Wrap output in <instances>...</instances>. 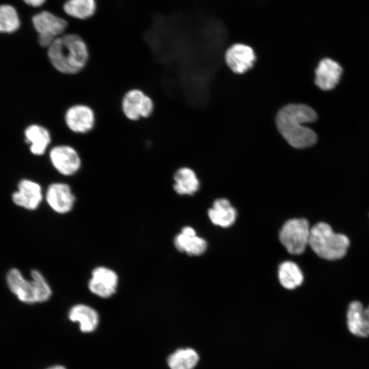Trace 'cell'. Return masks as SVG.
I'll return each mask as SVG.
<instances>
[{
	"instance_id": "6da1fadb",
	"label": "cell",
	"mask_w": 369,
	"mask_h": 369,
	"mask_svg": "<svg viewBox=\"0 0 369 369\" xmlns=\"http://www.w3.org/2000/svg\"><path fill=\"white\" fill-rule=\"evenodd\" d=\"M46 57L57 72L74 77L87 68L91 53L87 43L80 35L67 32L57 38L46 49Z\"/></svg>"
},
{
	"instance_id": "7a4b0ae2",
	"label": "cell",
	"mask_w": 369,
	"mask_h": 369,
	"mask_svg": "<svg viewBox=\"0 0 369 369\" xmlns=\"http://www.w3.org/2000/svg\"><path fill=\"white\" fill-rule=\"evenodd\" d=\"M317 118L315 111L304 104H289L282 107L276 115L277 129L292 147L304 148L314 145L317 139L314 131L303 126Z\"/></svg>"
},
{
	"instance_id": "3957f363",
	"label": "cell",
	"mask_w": 369,
	"mask_h": 369,
	"mask_svg": "<svg viewBox=\"0 0 369 369\" xmlns=\"http://www.w3.org/2000/svg\"><path fill=\"white\" fill-rule=\"evenodd\" d=\"M31 279H27L16 268L10 269L6 274V283L10 290L19 301L25 303H44L52 295V289L42 273L33 269Z\"/></svg>"
},
{
	"instance_id": "277c9868",
	"label": "cell",
	"mask_w": 369,
	"mask_h": 369,
	"mask_svg": "<svg viewBox=\"0 0 369 369\" xmlns=\"http://www.w3.org/2000/svg\"><path fill=\"white\" fill-rule=\"evenodd\" d=\"M309 245L318 257L336 260L346 255L350 241L346 235L333 232L327 223L319 222L310 229Z\"/></svg>"
},
{
	"instance_id": "5b68a950",
	"label": "cell",
	"mask_w": 369,
	"mask_h": 369,
	"mask_svg": "<svg viewBox=\"0 0 369 369\" xmlns=\"http://www.w3.org/2000/svg\"><path fill=\"white\" fill-rule=\"evenodd\" d=\"M154 102L150 95L137 87L126 90L120 101L122 115L133 123L150 118L154 111Z\"/></svg>"
},
{
	"instance_id": "8992f818",
	"label": "cell",
	"mask_w": 369,
	"mask_h": 369,
	"mask_svg": "<svg viewBox=\"0 0 369 369\" xmlns=\"http://www.w3.org/2000/svg\"><path fill=\"white\" fill-rule=\"evenodd\" d=\"M97 115L95 109L85 102H74L63 112V123L72 134L87 135L96 128Z\"/></svg>"
},
{
	"instance_id": "52a82bcc",
	"label": "cell",
	"mask_w": 369,
	"mask_h": 369,
	"mask_svg": "<svg viewBox=\"0 0 369 369\" xmlns=\"http://www.w3.org/2000/svg\"><path fill=\"white\" fill-rule=\"evenodd\" d=\"M310 229L307 219H291L282 227L279 233V241L290 254H301L309 245Z\"/></svg>"
},
{
	"instance_id": "ba28073f",
	"label": "cell",
	"mask_w": 369,
	"mask_h": 369,
	"mask_svg": "<svg viewBox=\"0 0 369 369\" xmlns=\"http://www.w3.org/2000/svg\"><path fill=\"white\" fill-rule=\"evenodd\" d=\"M49 158L55 170L65 177L75 176L82 168L83 159L79 150L68 143L53 146L49 150Z\"/></svg>"
},
{
	"instance_id": "9c48e42d",
	"label": "cell",
	"mask_w": 369,
	"mask_h": 369,
	"mask_svg": "<svg viewBox=\"0 0 369 369\" xmlns=\"http://www.w3.org/2000/svg\"><path fill=\"white\" fill-rule=\"evenodd\" d=\"M119 285V276L115 271L106 266H98L91 271L87 288L93 295L103 299L112 297Z\"/></svg>"
},
{
	"instance_id": "30bf717a",
	"label": "cell",
	"mask_w": 369,
	"mask_h": 369,
	"mask_svg": "<svg viewBox=\"0 0 369 369\" xmlns=\"http://www.w3.org/2000/svg\"><path fill=\"white\" fill-rule=\"evenodd\" d=\"M44 198L50 208L59 215L71 212L77 200L71 186L64 182L51 183L46 189Z\"/></svg>"
},
{
	"instance_id": "8fae6325",
	"label": "cell",
	"mask_w": 369,
	"mask_h": 369,
	"mask_svg": "<svg viewBox=\"0 0 369 369\" xmlns=\"http://www.w3.org/2000/svg\"><path fill=\"white\" fill-rule=\"evenodd\" d=\"M31 23L38 35L54 38L63 36L68 28L67 18L44 9L32 16Z\"/></svg>"
},
{
	"instance_id": "7c38bea8",
	"label": "cell",
	"mask_w": 369,
	"mask_h": 369,
	"mask_svg": "<svg viewBox=\"0 0 369 369\" xmlns=\"http://www.w3.org/2000/svg\"><path fill=\"white\" fill-rule=\"evenodd\" d=\"M17 191L12 194V202L28 210H35L44 199L41 185L32 180L23 179L18 184Z\"/></svg>"
},
{
	"instance_id": "4fadbf2b",
	"label": "cell",
	"mask_w": 369,
	"mask_h": 369,
	"mask_svg": "<svg viewBox=\"0 0 369 369\" xmlns=\"http://www.w3.org/2000/svg\"><path fill=\"white\" fill-rule=\"evenodd\" d=\"M346 327L350 333L359 338L369 337V305L353 301L348 305L346 314Z\"/></svg>"
},
{
	"instance_id": "5bb4252c",
	"label": "cell",
	"mask_w": 369,
	"mask_h": 369,
	"mask_svg": "<svg viewBox=\"0 0 369 369\" xmlns=\"http://www.w3.org/2000/svg\"><path fill=\"white\" fill-rule=\"evenodd\" d=\"M256 56L249 46L243 44H235L226 51L225 59L228 67L234 72L242 74L251 68Z\"/></svg>"
},
{
	"instance_id": "9a60e30c",
	"label": "cell",
	"mask_w": 369,
	"mask_h": 369,
	"mask_svg": "<svg viewBox=\"0 0 369 369\" xmlns=\"http://www.w3.org/2000/svg\"><path fill=\"white\" fill-rule=\"evenodd\" d=\"M342 72V68L338 63L325 58L315 70V83L323 90H331L338 84Z\"/></svg>"
},
{
	"instance_id": "2e32d148",
	"label": "cell",
	"mask_w": 369,
	"mask_h": 369,
	"mask_svg": "<svg viewBox=\"0 0 369 369\" xmlns=\"http://www.w3.org/2000/svg\"><path fill=\"white\" fill-rule=\"evenodd\" d=\"M70 321L77 323L83 333H91L96 330L99 323V315L91 306L79 303L73 305L68 312Z\"/></svg>"
},
{
	"instance_id": "e0dca14e",
	"label": "cell",
	"mask_w": 369,
	"mask_h": 369,
	"mask_svg": "<svg viewBox=\"0 0 369 369\" xmlns=\"http://www.w3.org/2000/svg\"><path fill=\"white\" fill-rule=\"evenodd\" d=\"M26 141L30 144V151L36 156L44 155L52 141L49 129L40 124L29 125L25 131Z\"/></svg>"
},
{
	"instance_id": "ac0fdd59",
	"label": "cell",
	"mask_w": 369,
	"mask_h": 369,
	"mask_svg": "<svg viewBox=\"0 0 369 369\" xmlns=\"http://www.w3.org/2000/svg\"><path fill=\"white\" fill-rule=\"evenodd\" d=\"M211 222L222 228L231 226L236 221L237 213L230 202L224 198L216 200L208 211Z\"/></svg>"
},
{
	"instance_id": "d6986e66",
	"label": "cell",
	"mask_w": 369,
	"mask_h": 369,
	"mask_svg": "<svg viewBox=\"0 0 369 369\" xmlns=\"http://www.w3.org/2000/svg\"><path fill=\"white\" fill-rule=\"evenodd\" d=\"M96 0H66L63 5L65 15L70 18L85 20L94 16Z\"/></svg>"
},
{
	"instance_id": "ffe728a7",
	"label": "cell",
	"mask_w": 369,
	"mask_h": 369,
	"mask_svg": "<svg viewBox=\"0 0 369 369\" xmlns=\"http://www.w3.org/2000/svg\"><path fill=\"white\" fill-rule=\"evenodd\" d=\"M174 190L179 195H193L200 187L195 172L189 167H180L174 174Z\"/></svg>"
},
{
	"instance_id": "44dd1931",
	"label": "cell",
	"mask_w": 369,
	"mask_h": 369,
	"mask_svg": "<svg viewBox=\"0 0 369 369\" xmlns=\"http://www.w3.org/2000/svg\"><path fill=\"white\" fill-rule=\"evenodd\" d=\"M174 245L178 251L189 256L202 255L207 248V243L204 238L182 232L174 237Z\"/></svg>"
},
{
	"instance_id": "7402d4cb",
	"label": "cell",
	"mask_w": 369,
	"mask_h": 369,
	"mask_svg": "<svg viewBox=\"0 0 369 369\" xmlns=\"http://www.w3.org/2000/svg\"><path fill=\"white\" fill-rule=\"evenodd\" d=\"M200 360L197 352L192 348H181L173 352L167 358L169 369H194Z\"/></svg>"
},
{
	"instance_id": "603a6c76",
	"label": "cell",
	"mask_w": 369,
	"mask_h": 369,
	"mask_svg": "<svg viewBox=\"0 0 369 369\" xmlns=\"http://www.w3.org/2000/svg\"><path fill=\"white\" fill-rule=\"evenodd\" d=\"M278 278L283 287L293 290L302 284L303 274L296 263L285 261L279 266Z\"/></svg>"
},
{
	"instance_id": "cb8c5ba5",
	"label": "cell",
	"mask_w": 369,
	"mask_h": 369,
	"mask_svg": "<svg viewBox=\"0 0 369 369\" xmlns=\"http://www.w3.org/2000/svg\"><path fill=\"white\" fill-rule=\"evenodd\" d=\"M20 27V20L15 8L10 5H0V32L12 33Z\"/></svg>"
},
{
	"instance_id": "d4e9b609",
	"label": "cell",
	"mask_w": 369,
	"mask_h": 369,
	"mask_svg": "<svg viewBox=\"0 0 369 369\" xmlns=\"http://www.w3.org/2000/svg\"><path fill=\"white\" fill-rule=\"evenodd\" d=\"M23 1L28 5L33 8H41L43 7L47 0H23Z\"/></svg>"
},
{
	"instance_id": "484cf974",
	"label": "cell",
	"mask_w": 369,
	"mask_h": 369,
	"mask_svg": "<svg viewBox=\"0 0 369 369\" xmlns=\"http://www.w3.org/2000/svg\"><path fill=\"white\" fill-rule=\"evenodd\" d=\"M46 369H66V368L64 366H61V365H55V366H51Z\"/></svg>"
}]
</instances>
